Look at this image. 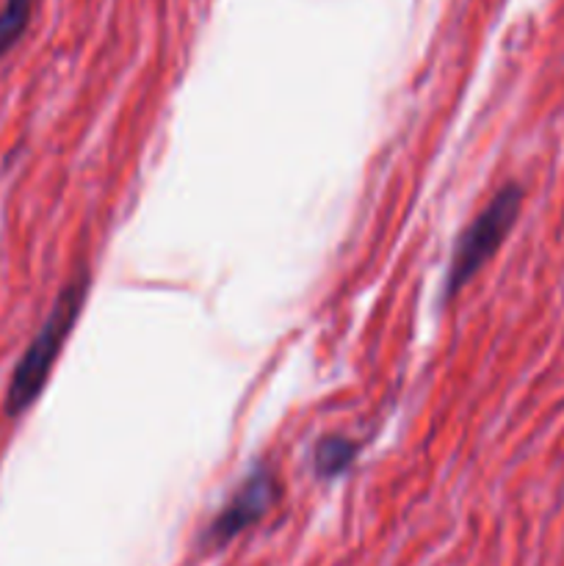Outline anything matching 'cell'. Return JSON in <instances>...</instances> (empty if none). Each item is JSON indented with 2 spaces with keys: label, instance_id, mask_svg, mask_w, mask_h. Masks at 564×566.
Returning <instances> with one entry per match:
<instances>
[{
  "label": "cell",
  "instance_id": "1",
  "mask_svg": "<svg viewBox=\"0 0 564 566\" xmlns=\"http://www.w3.org/2000/svg\"><path fill=\"white\" fill-rule=\"evenodd\" d=\"M88 282H92L88 271H77L66 282L64 291L55 298L53 310H50L48 321H44L42 329L36 332L31 346L25 348L22 359L17 363L9 390H6V412H9V418H20L25 409L36 403V398L48 387L50 374H53L55 363L61 357V348L70 340L72 329H75L77 318L83 313V304H86L88 296Z\"/></svg>",
  "mask_w": 564,
  "mask_h": 566
},
{
  "label": "cell",
  "instance_id": "5",
  "mask_svg": "<svg viewBox=\"0 0 564 566\" xmlns=\"http://www.w3.org/2000/svg\"><path fill=\"white\" fill-rule=\"evenodd\" d=\"M31 20V0H6L0 9V55L9 53L17 39L25 33Z\"/></svg>",
  "mask_w": 564,
  "mask_h": 566
},
{
  "label": "cell",
  "instance_id": "2",
  "mask_svg": "<svg viewBox=\"0 0 564 566\" xmlns=\"http://www.w3.org/2000/svg\"><path fill=\"white\" fill-rule=\"evenodd\" d=\"M520 208H523V188L506 186L470 221L468 230L459 235L457 249L451 254V265H448L446 276V302L457 296L495 258V252L503 247L514 221H518Z\"/></svg>",
  "mask_w": 564,
  "mask_h": 566
},
{
  "label": "cell",
  "instance_id": "4",
  "mask_svg": "<svg viewBox=\"0 0 564 566\" xmlns=\"http://www.w3.org/2000/svg\"><path fill=\"white\" fill-rule=\"evenodd\" d=\"M359 448L357 442L346 440V437H324L318 440L313 451V468L318 479H337L346 473L357 459Z\"/></svg>",
  "mask_w": 564,
  "mask_h": 566
},
{
  "label": "cell",
  "instance_id": "3",
  "mask_svg": "<svg viewBox=\"0 0 564 566\" xmlns=\"http://www.w3.org/2000/svg\"><path fill=\"white\" fill-rule=\"evenodd\" d=\"M276 497H280V484H276V475L271 468H254L247 479L241 481V486L236 490V495L227 501V506L221 509L219 517L208 525L202 536L205 547H224L227 542L236 539L238 534L252 528L254 523L269 514V509L274 506Z\"/></svg>",
  "mask_w": 564,
  "mask_h": 566
}]
</instances>
